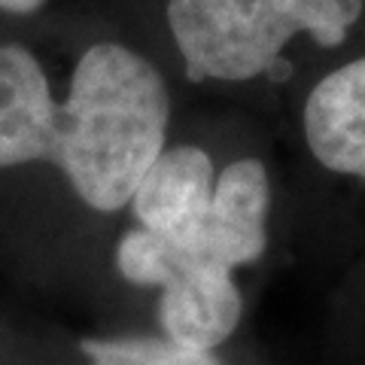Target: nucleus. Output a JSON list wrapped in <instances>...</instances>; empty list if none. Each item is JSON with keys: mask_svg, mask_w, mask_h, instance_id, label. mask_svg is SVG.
<instances>
[{"mask_svg": "<svg viewBox=\"0 0 365 365\" xmlns=\"http://www.w3.org/2000/svg\"><path fill=\"white\" fill-rule=\"evenodd\" d=\"M362 0H168V25L192 83H244L271 71L292 37L338 46Z\"/></svg>", "mask_w": 365, "mask_h": 365, "instance_id": "7ed1b4c3", "label": "nucleus"}, {"mask_svg": "<svg viewBox=\"0 0 365 365\" xmlns=\"http://www.w3.org/2000/svg\"><path fill=\"white\" fill-rule=\"evenodd\" d=\"M216 170L201 146H165L131 195L137 225L162 241H180L204 225Z\"/></svg>", "mask_w": 365, "mask_h": 365, "instance_id": "20e7f679", "label": "nucleus"}, {"mask_svg": "<svg viewBox=\"0 0 365 365\" xmlns=\"http://www.w3.org/2000/svg\"><path fill=\"white\" fill-rule=\"evenodd\" d=\"M170 98L162 73L122 43H98L79 58L64 104L49 101L43 162L64 170L95 210H122L165 150Z\"/></svg>", "mask_w": 365, "mask_h": 365, "instance_id": "f03ea898", "label": "nucleus"}, {"mask_svg": "<svg viewBox=\"0 0 365 365\" xmlns=\"http://www.w3.org/2000/svg\"><path fill=\"white\" fill-rule=\"evenodd\" d=\"M46 0H0V9L4 13H16V16H25V13H34L37 6H43Z\"/></svg>", "mask_w": 365, "mask_h": 365, "instance_id": "6e6552de", "label": "nucleus"}, {"mask_svg": "<svg viewBox=\"0 0 365 365\" xmlns=\"http://www.w3.org/2000/svg\"><path fill=\"white\" fill-rule=\"evenodd\" d=\"M91 365H225L216 350H189L168 338H88Z\"/></svg>", "mask_w": 365, "mask_h": 365, "instance_id": "0eeeda50", "label": "nucleus"}, {"mask_svg": "<svg viewBox=\"0 0 365 365\" xmlns=\"http://www.w3.org/2000/svg\"><path fill=\"white\" fill-rule=\"evenodd\" d=\"M271 182L259 158L225 165L213 182L204 225L180 241H162L140 225L122 235L116 268L137 287H162L158 319L180 347L216 350L241 323L244 299L235 268L268 247Z\"/></svg>", "mask_w": 365, "mask_h": 365, "instance_id": "f257e3e1", "label": "nucleus"}, {"mask_svg": "<svg viewBox=\"0 0 365 365\" xmlns=\"http://www.w3.org/2000/svg\"><path fill=\"white\" fill-rule=\"evenodd\" d=\"M304 137L323 168L365 180V55L314 86L304 104Z\"/></svg>", "mask_w": 365, "mask_h": 365, "instance_id": "39448f33", "label": "nucleus"}, {"mask_svg": "<svg viewBox=\"0 0 365 365\" xmlns=\"http://www.w3.org/2000/svg\"><path fill=\"white\" fill-rule=\"evenodd\" d=\"M52 88L21 46H0V168L43 162V113Z\"/></svg>", "mask_w": 365, "mask_h": 365, "instance_id": "423d86ee", "label": "nucleus"}]
</instances>
